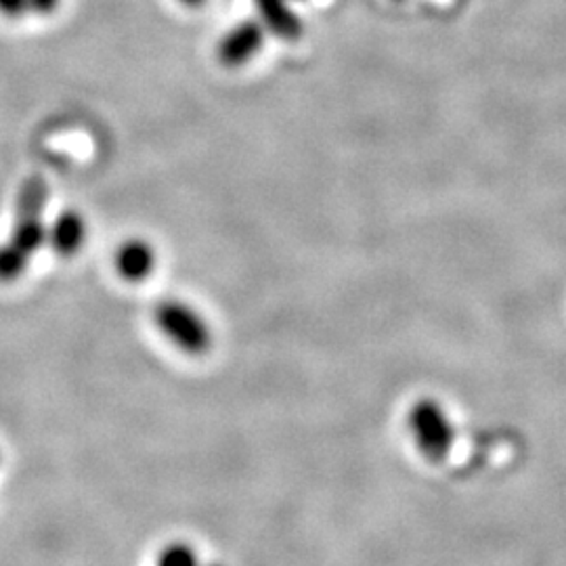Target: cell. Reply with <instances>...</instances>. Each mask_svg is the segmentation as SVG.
I'll list each match as a JSON object with an SVG mask.
<instances>
[{
    "label": "cell",
    "mask_w": 566,
    "mask_h": 566,
    "mask_svg": "<svg viewBox=\"0 0 566 566\" xmlns=\"http://www.w3.org/2000/svg\"><path fill=\"white\" fill-rule=\"evenodd\" d=\"M264 25L282 41H296L303 34V23L287 0H256Z\"/></svg>",
    "instance_id": "7"
},
{
    "label": "cell",
    "mask_w": 566,
    "mask_h": 566,
    "mask_svg": "<svg viewBox=\"0 0 566 566\" xmlns=\"http://www.w3.org/2000/svg\"><path fill=\"white\" fill-rule=\"evenodd\" d=\"M86 240V223L76 210H65L46 229V242L60 256H74Z\"/></svg>",
    "instance_id": "6"
},
{
    "label": "cell",
    "mask_w": 566,
    "mask_h": 566,
    "mask_svg": "<svg viewBox=\"0 0 566 566\" xmlns=\"http://www.w3.org/2000/svg\"><path fill=\"white\" fill-rule=\"evenodd\" d=\"M30 259L32 256L21 252L18 245L11 242L2 243L0 245V282L9 283L20 280L28 269Z\"/></svg>",
    "instance_id": "8"
},
{
    "label": "cell",
    "mask_w": 566,
    "mask_h": 566,
    "mask_svg": "<svg viewBox=\"0 0 566 566\" xmlns=\"http://www.w3.org/2000/svg\"><path fill=\"white\" fill-rule=\"evenodd\" d=\"M263 42V25L254 20L242 21L221 39L217 55L227 67H238L252 60L261 51Z\"/></svg>",
    "instance_id": "4"
},
{
    "label": "cell",
    "mask_w": 566,
    "mask_h": 566,
    "mask_svg": "<svg viewBox=\"0 0 566 566\" xmlns=\"http://www.w3.org/2000/svg\"><path fill=\"white\" fill-rule=\"evenodd\" d=\"M154 322L164 336L189 355H203L212 346L210 325L202 315L181 301H163L154 311Z\"/></svg>",
    "instance_id": "1"
},
{
    "label": "cell",
    "mask_w": 566,
    "mask_h": 566,
    "mask_svg": "<svg viewBox=\"0 0 566 566\" xmlns=\"http://www.w3.org/2000/svg\"><path fill=\"white\" fill-rule=\"evenodd\" d=\"M409 430L420 453L430 462L446 460L455 441V430L446 407L434 399H420L409 411Z\"/></svg>",
    "instance_id": "3"
},
{
    "label": "cell",
    "mask_w": 566,
    "mask_h": 566,
    "mask_svg": "<svg viewBox=\"0 0 566 566\" xmlns=\"http://www.w3.org/2000/svg\"><path fill=\"white\" fill-rule=\"evenodd\" d=\"M30 11V0H0V13L7 18H20Z\"/></svg>",
    "instance_id": "9"
},
{
    "label": "cell",
    "mask_w": 566,
    "mask_h": 566,
    "mask_svg": "<svg viewBox=\"0 0 566 566\" xmlns=\"http://www.w3.org/2000/svg\"><path fill=\"white\" fill-rule=\"evenodd\" d=\"M49 198V185L42 177H30L21 185L15 208V223L9 242L18 245L21 252L32 256L42 243L46 242V227H44V208Z\"/></svg>",
    "instance_id": "2"
},
{
    "label": "cell",
    "mask_w": 566,
    "mask_h": 566,
    "mask_svg": "<svg viewBox=\"0 0 566 566\" xmlns=\"http://www.w3.org/2000/svg\"><path fill=\"white\" fill-rule=\"evenodd\" d=\"M156 263H158V256L154 245L137 238L122 243L114 256L118 275L130 283L145 282L154 273Z\"/></svg>",
    "instance_id": "5"
},
{
    "label": "cell",
    "mask_w": 566,
    "mask_h": 566,
    "mask_svg": "<svg viewBox=\"0 0 566 566\" xmlns=\"http://www.w3.org/2000/svg\"><path fill=\"white\" fill-rule=\"evenodd\" d=\"M187 7H200L202 4L203 0H182Z\"/></svg>",
    "instance_id": "11"
},
{
    "label": "cell",
    "mask_w": 566,
    "mask_h": 566,
    "mask_svg": "<svg viewBox=\"0 0 566 566\" xmlns=\"http://www.w3.org/2000/svg\"><path fill=\"white\" fill-rule=\"evenodd\" d=\"M60 0H30V11H36L41 15L53 13L57 9Z\"/></svg>",
    "instance_id": "10"
}]
</instances>
